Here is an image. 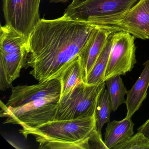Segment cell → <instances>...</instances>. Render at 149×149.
<instances>
[{
    "instance_id": "cell-8",
    "label": "cell",
    "mask_w": 149,
    "mask_h": 149,
    "mask_svg": "<svg viewBox=\"0 0 149 149\" xmlns=\"http://www.w3.org/2000/svg\"><path fill=\"white\" fill-rule=\"evenodd\" d=\"M136 38L129 33H113L112 45L104 74V81L118 75H124L132 70L136 63Z\"/></svg>"
},
{
    "instance_id": "cell-17",
    "label": "cell",
    "mask_w": 149,
    "mask_h": 149,
    "mask_svg": "<svg viewBox=\"0 0 149 149\" xmlns=\"http://www.w3.org/2000/svg\"><path fill=\"white\" fill-rule=\"evenodd\" d=\"M111 111L112 106L109 94L108 89L105 88L98 96L95 110L96 126L97 132L101 135L103 126L110 122Z\"/></svg>"
},
{
    "instance_id": "cell-2",
    "label": "cell",
    "mask_w": 149,
    "mask_h": 149,
    "mask_svg": "<svg viewBox=\"0 0 149 149\" xmlns=\"http://www.w3.org/2000/svg\"><path fill=\"white\" fill-rule=\"evenodd\" d=\"M96 130L95 113L84 118L52 120L36 128L21 129L19 132L26 139L33 135L40 149H89Z\"/></svg>"
},
{
    "instance_id": "cell-7",
    "label": "cell",
    "mask_w": 149,
    "mask_h": 149,
    "mask_svg": "<svg viewBox=\"0 0 149 149\" xmlns=\"http://www.w3.org/2000/svg\"><path fill=\"white\" fill-rule=\"evenodd\" d=\"M41 0H3L6 24L29 39L40 20Z\"/></svg>"
},
{
    "instance_id": "cell-3",
    "label": "cell",
    "mask_w": 149,
    "mask_h": 149,
    "mask_svg": "<svg viewBox=\"0 0 149 149\" xmlns=\"http://www.w3.org/2000/svg\"><path fill=\"white\" fill-rule=\"evenodd\" d=\"M87 23L116 33L123 31L136 39H149V0H139L122 13L92 20Z\"/></svg>"
},
{
    "instance_id": "cell-5",
    "label": "cell",
    "mask_w": 149,
    "mask_h": 149,
    "mask_svg": "<svg viewBox=\"0 0 149 149\" xmlns=\"http://www.w3.org/2000/svg\"><path fill=\"white\" fill-rule=\"evenodd\" d=\"M105 81L94 85L82 84L65 100L58 102L53 120H69L95 115L97 99Z\"/></svg>"
},
{
    "instance_id": "cell-12",
    "label": "cell",
    "mask_w": 149,
    "mask_h": 149,
    "mask_svg": "<svg viewBox=\"0 0 149 149\" xmlns=\"http://www.w3.org/2000/svg\"><path fill=\"white\" fill-rule=\"evenodd\" d=\"M143 65L144 68L138 79L127 92L125 102L127 109L126 117L132 118L146 98L149 87V59Z\"/></svg>"
},
{
    "instance_id": "cell-10",
    "label": "cell",
    "mask_w": 149,
    "mask_h": 149,
    "mask_svg": "<svg viewBox=\"0 0 149 149\" xmlns=\"http://www.w3.org/2000/svg\"><path fill=\"white\" fill-rule=\"evenodd\" d=\"M112 33L108 29L97 27L93 35L79 54L84 83L102 53L109 36Z\"/></svg>"
},
{
    "instance_id": "cell-11",
    "label": "cell",
    "mask_w": 149,
    "mask_h": 149,
    "mask_svg": "<svg viewBox=\"0 0 149 149\" xmlns=\"http://www.w3.org/2000/svg\"><path fill=\"white\" fill-rule=\"evenodd\" d=\"M29 51L16 54L0 53V89L6 91L19 77L27 61Z\"/></svg>"
},
{
    "instance_id": "cell-1",
    "label": "cell",
    "mask_w": 149,
    "mask_h": 149,
    "mask_svg": "<svg viewBox=\"0 0 149 149\" xmlns=\"http://www.w3.org/2000/svg\"><path fill=\"white\" fill-rule=\"evenodd\" d=\"M97 27L63 14L54 19H41L29 38V54L25 68L39 82L60 77L79 55Z\"/></svg>"
},
{
    "instance_id": "cell-18",
    "label": "cell",
    "mask_w": 149,
    "mask_h": 149,
    "mask_svg": "<svg viewBox=\"0 0 149 149\" xmlns=\"http://www.w3.org/2000/svg\"><path fill=\"white\" fill-rule=\"evenodd\" d=\"M105 83L111 101L112 110L115 111L120 105L125 103V97L128 91L121 75L112 77L106 80Z\"/></svg>"
},
{
    "instance_id": "cell-9",
    "label": "cell",
    "mask_w": 149,
    "mask_h": 149,
    "mask_svg": "<svg viewBox=\"0 0 149 149\" xmlns=\"http://www.w3.org/2000/svg\"><path fill=\"white\" fill-rule=\"evenodd\" d=\"M61 92L59 78L33 85H18L12 88V93L6 105L17 107L42 98H60Z\"/></svg>"
},
{
    "instance_id": "cell-16",
    "label": "cell",
    "mask_w": 149,
    "mask_h": 149,
    "mask_svg": "<svg viewBox=\"0 0 149 149\" xmlns=\"http://www.w3.org/2000/svg\"><path fill=\"white\" fill-rule=\"evenodd\" d=\"M113 34L112 33L109 36L102 53L87 76L85 84L94 85L104 81V74L112 47Z\"/></svg>"
},
{
    "instance_id": "cell-4",
    "label": "cell",
    "mask_w": 149,
    "mask_h": 149,
    "mask_svg": "<svg viewBox=\"0 0 149 149\" xmlns=\"http://www.w3.org/2000/svg\"><path fill=\"white\" fill-rule=\"evenodd\" d=\"M60 98L36 100L17 107H7L1 103V117H6L4 124L19 125L22 129L36 128L54 120Z\"/></svg>"
},
{
    "instance_id": "cell-15",
    "label": "cell",
    "mask_w": 149,
    "mask_h": 149,
    "mask_svg": "<svg viewBox=\"0 0 149 149\" xmlns=\"http://www.w3.org/2000/svg\"><path fill=\"white\" fill-rule=\"evenodd\" d=\"M29 51V39L8 25H1L0 53L16 54Z\"/></svg>"
},
{
    "instance_id": "cell-13",
    "label": "cell",
    "mask_w": 149,
    "mask_h": 149,
    "mask_svg": "<svg viewBox=\"0 0 149 149\" xmlns=\"http://www.w3.org/2000/svg\"><path fill=\"white\" fill-rule=\"evenodd\" d=\"M59 78L61 82V95L58 102H60L68 98L77 87L84 83L79 55L70 61Z\"/></svg>"
},
{
    "instance_id": "cell-19",
    "label": "cell",
    "mask_w": 149,
    "mask_h": 149,
    "mask_svg": "<svg viewBox=\"0 0 149 149\" xmlns=\"http://www.w3.org/2000/svg\"><path fill=\"white\" fill-rule=\"evenodd\" d=\"M112 149H149V138L143 132L138 131Z\"/></svg>"
},
{
    "instance_id": "cell-14",
    "label": "cell",
    "mask_w": 149,
    "mask_h": 149,
    "mask_svg": "<svg viewBox=\"0 0 149 149\" xmlns=\"http://www.w3.org/2000/svg\"><path fill=\"white\" fill-rule=\"evenodd\" d=\"M134 123L131 118L125 117L121 121L114 120L107 123L104 143L108 149L125 141L134 134Z\"/></svg>"
},
{
    "instance_id": "cell-6",
    "label": "cell",
    "mask_w": 149,
    "mask_h": 149,
    "mask_svg": "<svg viewBox=\"0 0 149 149\" xmlns=\"http://www.w3.org/2000/svg\"><path fill=\"white\" fill-rule=\"evenodd\" d=\"M139 0H79L72 1L63 14L75 20L88 22L92 20L122 13Z\"/></svg>"
},
{
    "instance_id": "cell-20",
    "label": "cell",
    "mask_w": 149,
    "mask_h": 149,
    "mask_svg": "<svg viewBox=\"0 0 149 149\" xmlns=\"http://www.w3.org/2000/svg\"><path fill=\"white\" fill-rule=\"evenodd\" d=\"M137 131L143 132L149 138V118L138 128Z\"/></svg>"
},
{
    "instance_id": "cell-22",
    "label": "cell",
    "mask_w": 149,
    "mask_h": 149,
    "mask_svg": "<svg viewBox=\"0 0 149 149\" xmlns=\"http://www.w3.org/2000/svg\"><path fill=\"white\" fill-rule=\"evenodd\" d=\"M79 1V0H72V1Z\"/></svg>"
},
{
    "instance_id": "cell-21",
    "label": "cell",
    "mask_w": 149,
    "mask_h": 149,
    "mask_svg": "<svg viewBox=\"0 0 149 149\" xmlns=\"http://www.w3.org/2000/svg\"><path fill=\"white\" fill-rule=\"evenodd\" d=\"M69 0H49V1L50 3H58L61 2L64 3H66Z\"/></svg>"
}]
</instances>
